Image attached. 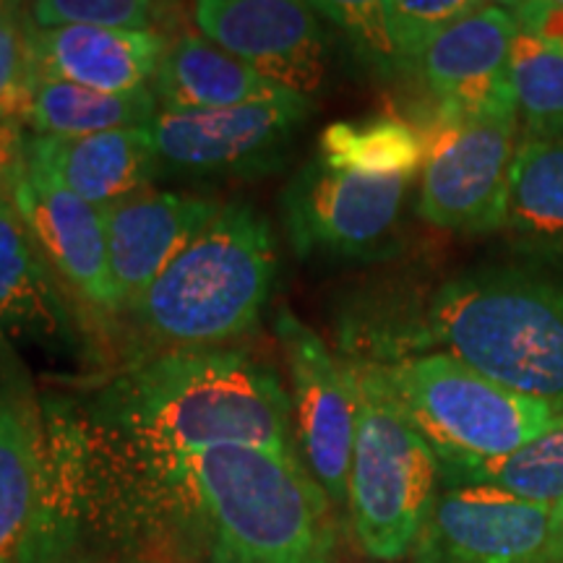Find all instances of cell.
Returning <instances> with one entry per match:
<instances>
[{"mask_svg": "<svg viewBox=\"0 0 563 563\" xmlns=\"http://www.w3.org/2000/svg\"><path fill=\"white\" fill-rule=\"evenodd\" d=\"M81 431L87 454L129 481L167 475L220 446L298 454L279 376L228 347L157 352L133 363L97 394Z\"/></svg>", "mask_w": 563, "mask_h": 563, "instance_id": "obj_1", "label": "cell"}, {"mask_svg": "<svg viewBox=\"0 0 563 563\" xmlns=\"http://www.w3.org/2000/svg\"><path fill=\"white\" fill-rule=\"evenodd\" d=\"M389 361L443 352L504 389L563 410V285L525 269H473L397 323Z\"/></svg>", "mask_w": 563, "mask_h": 563, "instance_id": "obj_2", "label": "cell"}, {"mask_svg": "<svg viewBox=\"0 0 563 563\" xmlns=\"http://www.w3.org/2000/svg\"><path fill=\"white\" fill-rule=\"evenodd\" d=\"M180 514L209 534L217 563H332V501L300 454L220 446L180 467Z\"/></svg>", "mask_w": 563, "mask_h": 563, "instance_id": "obj_3", "label": "cell"}, {"mask_svg": "<svg viewBox=\"0 0 563 563\" xmlns=\"http://www.w3.org/2000/svg\"><path fill=\"white\" fill-rule=\"evenodd\" d=\"M274 279L272 222L253 203L230 201L125 313L152 355L217 350L258 327Z\"/></svg>", "mask_w": 563, "mask_h": 563, "instance_id": "obj_4", "label": "cell"}, {"mask_svg": "<svg viewBox=\"0 0 563 563\" xmlns=\"http://www.w3.org/2000/svg\"><path fill=\"white\" fill-rule=\"evenodd\" d=\"M350 365L357 394L347 485L352 532L371 559L402 561L441 493V462L386 389L378 363Z\"/></svg>", "mask_w": 563, "mask_h": 563, "instance_id": "obj_5", "label": "cell"}, {"mask_svg": "<svg viewBox=\"0 0 563 563\" xmlns=\"http://www.w3.org/2000/svg\"><path fill=\"white\" fill-rule=\"evenodd\" d=\"M373 363H378L386 389L439 456L441 467L517 452L563 412L543 399L504 389L443 352Z\"/></svg>", "mask_w": 563, "mask_h": 563, "instance_id": "obj_6", "label": "cell"}, {"mask_svg": "<svg viewBox=\"0 0 563 563\" xmlns=\"http://www.w3.org/2000/svg\"><path fill=\"white\" fill-rule=\"evenodd\" d=\"M517 129V112H496L422 131L428 152L420 170V220L449 232L501 230Z\"/></svg>", "mask_w": 563, "mask_h": 563, "instance_id": "obj_7", "label": "cell"}, {"mask_svg": "<svg viewBox=\"0 0 563 563\" xmlns=\"http://www.w3.org/2000/svg\"><path fill=\"white\" fill-rule=\"evenodd\" d=\"M412 180L363 178L313 157L282 194L295 256L373 258L389 251Z\"/></svg>", "mask_w": 563, "mask_h": 563, "instance_id": "obj_8", "label": "cell"}, {"mask_svg": "<svg viewBox=\"0 0 563 563\" xmlns=\"http://www.w3.org/2000/svg\"><path fill=\"white\" fill-rule=\"evenodd\" d=\"M287 371L295 446L334 506H347L352 446L357 428L355 373L327 342L282 306L274 319Z\"/></svg>", "mask_w": 563, "mask_h": 563, "instance_id": "obj_9", "label": "cell"}, {"mask_svg": "<svg viewBox=\"0 0 563 563\" xmlns=\"http://www.w3.org/2000/svg\"><path fill=\"white\" fill-rule=\"evenodd\" d=\"M313 110L311 97L285 91L222 110H159L150 133L159 167L199 175L262 173L282 159Z\"/></svg>", "mask_w": 563, "mask_h": 563, "instance_id": "obj_10", "label": "cell"}, {"mask_svg": "<svg viewBox=\"0 0 563 563\" xmlns=\"http://www.w3.org/2000/svg\"><path fill=\"white\" fill-rule=\"evenodd\" d=\"M412 563H559L553 506L483 485H441Z\"/></svg>", "mask_w": 563, "mask_h": 563, "instance_id": "obj_11", "label": "cell"}, {"mask_svg": "<svg viewBox=\"0 0 563 563\" xmlns=\"http://www.w3.org/2000/svg\"><path fill=\"white\" fill-rule=\"evenodd\" d=\"M517 32V19L504 3H477L428 45L415 70L431 100V115L420 131L462 118L517 112L509 79Z\"/></svg>", "mask_w": 563, "mask_h": 563, "instance_id": "obj_12", "label": "cell"}, {"mask_svg": "<svg viewBox=\"0 0 563 563\" xmlns=\"http://www.w3.org/2000/svg\"><path fill=\"white\" fill-rule=\"evenodd\" d=\"M194 21L224 53L295 95L311 97L327 76V34L311 3L201 0Z\"/></svg>", "mask_w": 563, "mask_h": 563, "instance_id": "obj_13", "label": "cell"}, {"mask_svg": "<svg viewBox=\"0 0 563 563\" xmlns=\"http://www.w3.org/2000/svg\"><path fill=\"white\" fill-rule=\"evenodd\" d=\"M47 496L42 402L11 344H0V563H30Z\"/></svg>", "mask_w": 563, "mask_h": 563, "instance_id": "obj_14", "label": "cell"}, {"mask_svg": "<svg viewBox=\"0 0 563 563\" xmlns=\"http://www.w3.org/2000/svg\"><path fill=\"white\" fill-rule=\"evenodd\" d=\"M13 203L60 285L100 313H121L123 298L110 272L102 209L70 194L32 162Z\"/></svg>", "mask_w": 563, "mask_h": 563, "instance_id": "obj_15", "label": "cell"}, {"mask_svg": "<svg viewBox=\"0 0 563 563\" xmlns=\"http://www.w3.org/2000/svg\"><path fill=\"white\" fill-rule=\"evenodd\" d=\"M224 203L175 191L133 194L102 209L110 272L125 306L144 295L191 245Z\"/></svg>", "mask_w": 563, "mask_h": 563, "instance_id": "obj_16", "label": "cell"}, {"mask_svg": "<svg viewBox=\"0 0 563 563\" xmlns=\"http://www.w3.org/2000/svg\"><path fill=\"white\" fill-rule=\"evenodd\" d=\"M167 51L162 34L55 26L40 30L30 16L34 76L125 95L150 89Z\"/></svg>", "mask_w": 563, "mask_h": 563, "instance_id": "obj_17", "label": "cell"}, {"mask_svg": "<svg viewBox=\"0 0 563 563\" xmlns=\"http://www.w3.org/2000/svg\"><path fill=\"white\" fill-rule=\"evenodd\" d=\"M378 76H415L428 45L470 13V0H336L311 3Z\"/></svg>", "mask_w": 563, "mask_h": 563, "instance_id": "obj_18", "label": "cell"}, {"mask_svg": "<svg viewBox=\"0 0 563 563\" xmlns=\"http://www.w3.org/2000/svg\"><path fill=\"white\" fill-rule=\"evenodd\" d=\"M26 157L100 209L146 191L159 173L150 125L81 139L30 136Z\"/></svg>", "mask_w": 563, "mask_h": 563, "instance_id": "obj_19", "label": "cell"}, {"mask_svg": "<svg viewBox=\"0 0 563 563\" xmlns=\"http://www.w3.org/2000/svg\"><path fill=\"white\" fill-rule=\"evenodd\" d=\"M68 336L70 316L60 279L16 203L0 201V344Z\"/></svg>", "mask_w": 563, "mask_h": 563, "instance_id": "obj_20", "label": "cell"}, {"mask_svg": "<svg viewBox=\"0 0 563 563\" xmlns=\"http://www.w3.org/2000/svg\"><path fill=\"white\" fill-rule=\"evenodd\" d=\"M152 91L159 110L194 112L269 100L287 89L266 81L203 34H183L162 55Z\"/></svg>", "mask_w": 563, "mask_h": 563, "instance_id": "obj_21", "label": "cell"}, {"mask_svg": "<svg viewBox=\"0 0 563 563\" xmlns=\"http://www.w3.org/2000/svg\"><path fill=\"white\" fill-rule=\"evenodd\" d=\"M159 112L152 87L125 95L34 76L26 129L40 139H81L97 133L141 129Z\"/></svg>", "mask_w": 563, "mask_h": 563, "instance_id": "obj_22", "label": "cell"}, {"mask_svg": "<svg viewBox=\"0 0 563 563\" xmlns=\"http://www.w3.org/2000/svg\"><path fill=\"white\" fill-rule=\"evenodd\" d=\"M504 230L538 251L563 253V139H519Z\"/></svg>", "mask_w": 563, "mask_h": 563, "instance_id": "obj_23", "label": "cell"}, {"mask_svg": "<svg viewBox=\"0 0 563 563\" xmlns=\"http://www.w3.org/2000/svg\"><path fill=\"white\" fill-rule=\"evenodd\" d=\"M426 152L428 139L418 123L399 115H371L329 125L316 157L363 178L415 180L426 165Z\"/></svg>", "mask_w": 563, "mask_h": 563, "instance_id": "obj_24", "label": "cell"}, {"mask_svg": "<svg viewBox=\"0 0 563 563\" xmlns=\"http://www.w3.org/2000/svg\"><path fill=\"white\" fill-rule=\"evenodd\" d=\"M441 485H483V488L504 490L532 504H561L563 412L517 452L488 462L462 464V467H441Z\"/></svg>", "mask_w": 563, "mask_h": 563, "instance_id": "obj_25", "label": "cell"}, {"mask_svg": "<svg viewBox=\"0 0 563 563\" xmlns=\"http://www.w3.org/2000/svg\"><path fill=\"white\" fill-rule=\"evenodd\" d=\"M509 79L527 136L563 139V47L519 30L511 42Z\"/></svg>", "mask_w": 563, "mask_h": 563, "instance_id": "obj_26", "label": "cell"}, {"mask_svg": "<svg viewBox=\"0 0 563 563\" xmlns=\"http://www.w3.org/2000/svg\"><path fill=\"white\" fill-rule=\"evenodd\" d=\"M30 16L40 30L87 26V30L157 34V5L144 0H37Z\"/></svg>", "mask_w": 563, "mask_h": 563, "instance_id": "obj_27", "label": "cell"}, {"mask_svg": "<svg viewBox=\"0 0 563 563\" xmlns=\"http://www.w3.org/2000/svg\"><path fill=\"white\" fill-rule=\"evenodd\" d=\"M30 5L24 19L0 32V125H26L32 100Z\"/></svg>", "mask_w": 563, "mask_h": 563, "instance_id": "obj_28", "label": "cell"}, {"mask_svg": "<svg viewBox=\"0 0 563 563\" xmlns=\"http://www.w3.org/2000/svg\"><path fill=\"white\" fill-rule=\"evenodd\" d=\"M26 144L30 136H24V125H0V201L13 203L26 178Z\"/></svg>", "mask_w": 563, "mask_h": 563, "instance_id": "obj_29", "label": "cell"}, {"mask_svg": "<svg viewBox=\"0 0 563 563\" xmlns=\"http://www.w3.org/2000/svg\"><path fill=\"white\" fill-rule=\"evenodd\" d=\"M517 19L519 30L543 34L563 47V3H504Z\"/></svg>", "mask_w": 563, "mask_h": 563, "instance_id": "obj_30", "label": "cell"}, {"mask_svg": "<svg viewBox=\"0 0 563 563\" xmlns=\"http://www.w3.org/2000/svg\"><path fill=\"white\" fill-rule=\"evenodd\" d=\"M24 13L26 11L21 3H5V0H0V32L9 30L19 19H24Z\"/></svg>", "mask_w": 563, "mask_h": 563, "instance_id": "obj_31", "label": "cell"}, {"mask_svg": "<svg viewBox=\"0 0 563 563\" xmlns=\"http://www.w3.org/2000/svg\"><path fill=\"white\" fill-rule=\"evenodd\" d=\"M553 548L559 563H563V501L553 506Z\"/></svg>", "mask_w": 563, "mask_h": 563, "instance_id": "obj_32", "label": "cell"}, {"mask_svg": "<svg viewBox=\"0 0 563 563\" xmlns=\"http://www.w3.org/2000/svg\"><path fill=\"white\" fill-rule=\"evenodd\" d=\"M51 563H95V561H87V559H74V555H63L58 561H51Z\"/></svg>", "mask_w": 563, "mask_h": 563, "instance_id": "obj_33", "label": "cell"}]
</instances>
